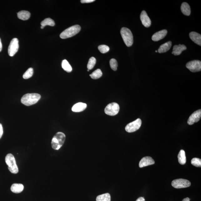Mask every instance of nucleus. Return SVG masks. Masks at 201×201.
I'll return each mask as SVG.
<instances>
[{
    "instance_id": "f257e3e1",
    "label": "nucleus",
    "mask_w": 201,
    "mask_h": 201,
    "mask_svg": "<svg viewBox=\"0 0 201 201\" xmlns=\"http://www.w3.org/2000/svg\"><path fill=\"white\" fill-rule=\"evenodd\" d=\"M41 97V95L38 93H27L22 97L21 102L26 106H30L38 103Z\"/></svg>"
},
{
    "instance_id": "f03ea898",
    "label": "nucleus",
    "mask_w": 201,
    "mask_h": 201,
    "mask_svg": "<svg viewBox=\"0 0 201 201\" xmlns=\"http://www.w3.org/2000/svg\"><path fill=\"white\" fill-rule=\"evenodd\" d=\"M66 136L63 133H57L54 136L52 140V147L54 150H58L63 145L65 142Z\"/></svg>"
},
{
    "instance_id": "7ed1b4c3",
    "label": "nucleus",
    "mask_w": 201,
    "mask_h": 201,
    "mask_svg": "<svg viewBox=\"0 0 201 201\" xmlns=\"http://www.w3.org/2000/svg\"><path fill=\"white\" fill-rule=\"evenodd\" d=\"M120 33L126 46L128 47L131 46L133 43V35L131 31L128 28L123 27L121 29Z\"/></svg>"
},
{
    "instance_id": "20e7f679",
    "label": "nucleus",
    "mask_w": 201,
    "mask_h": 201,
    "mask_svg": "<svg viewBox=\"0 0 201 201\" xmlns=\"http://www.w3.org/2000/svg\"><path fill=\"white\" fill-rule=\"evenodd\" d=\"M81 27L79 25H73L66 29L60 34V38L62 39H66L71 38L78 33L81 31Z\"/></svg>"
},
{
    "instance_id": "39448f33",
    "label": "nucleus",
    "mask_w": 201,
    "mask_h": 201,
    "mask_svg": "<svg viewBox=\"0 0 201 201\" xmlns=\"http://www.w3.org/2000/svg\"><path fill=\"white\" fill-rule=\"evenodd\" d=\"M5 162L8 166V168L12 173L16 174L18 172V168L14 156L11 153L7 154L5 157Z\"/></svg>"
},
{
    "instance_id": "423d86ee",
    "label": "nucleus",
    "mask_w": 201,
    "mask_h": 201,
    "mask_svg": "<svg viewBox=\"0 0 201 201\" xmlns=\"http://www.w3.org/2000/svg\"><path fill=\"white\" fill-rule=\"evenodd\" d=\"M119 110V105L118 103H112L107 105L105 108L104 112L105 114L109 116H114L118 114Z\"/></svg>"
},
{
    "instance_id": "0eeeda50",
    "label": "nucleus",
    "mask_w": 201,
    "mask_h": 201,
    "mask_svg": "<svg viewBox=\"0 0 201 201\" xmlns=\"http://www.w3.org/2000/svg\"><path fill=\"white\" fill-rule=\"evenodd\" d=\"M171 184L175 188H181L190 187L191 185V183L190 181L187 179H178L173 180Z\"/></svg>"
},
{
    "instance_id": "6e6552de",
    "label": "nucleus",
    "mask_w": 201,
    "mask_h": 201,
    "mask_svg": "<svg viewBox=\"0 0 201 201\" xmlns=\"http://www.w3.org/2000/svg\"><path fill=\"white\" fill-rule=\"evenodd\" d=\"M142 120L140 118L129 123L126 126L125 130L128 133H132L139 129L142 124Z\"/></svg>"
},
{
    "instance_id": "1a4fd4ad",
    "label": "nucleus",
    "mask_w": 201,
    "mask_h": 201,
    "mask_svg": "<svg viewBox=\"0 0 201 201\" xmlns=\"http://www.w3.org/2000/svg\"><path fill=\"white\" fill-rule=\"evenodd\" d=\"M186 67L193 73L200 72L201 70V62L198 60H192L187 63Z\"/></svg>"
},
{
    "instance_id": "9d476101",
    "label": "nucleus",
    "mask_w": 201,
    "mask_h": 201,
    "mask_svg": "<svg viewBox=\"0 0 201 201\" xmlns=\"http://www.w3.org/2000/svg\"><path fill=\"white\" fill-rule=\"evenodd\" d=\"M19 41L17 38H13L10 43L8 49L9 56L13 57L17 53L19 49Z\"/></svg>"
},
{
    "instance_id": "9b49d317",
    "label": "nucleus",
    "mask_w": 201,
    "mask_h": 201,
    "mask_svg": "<svg viewBox=\"0 0 201 201\" xmlns=\"http://www.w3.org/2000/svg\"><path fill=\"white\" fill-rule=\"evenodd\" d=\"M201 117V110L199 109L198 110L195 111L189 117L187 123L190 125H192L195 123L198 122L200 120Z\"/></svg>"
},
{
    "instance_id": "f8f14e48",
    "label": "nucleus",
    "mask_w": 201,
    "mask_h": 201,
    "mask_svg": "<svg viewBox=\"0 0 201 201\" xmlns=\"http://www.w3.org/2000/svg\"><path fill=\"white\" fill-rule=\"evenodd\" d=\"M140 19L142 24L146 28H148L151 26V21L145 11L142 12L140 15Z\"/></svg>"
},
{
    "instance_id": "ddd939ff",
    "label": "nucleus",
    "mask_w": 201,
    "mask_h": 201,
    "mask_svg": "<svg viewBox=\"0 0 201 201\" xmlns=\"http://www.w3.org/2000/svg\"><path fill=\"white\" fill-rule=\"evenodd\" d=\"M155 163V161L152 158L146 157L142 158L140 160L139 163V166L140 168L145 167L147 166L154 164Z\"/></svg>"
},
{
    "instance_id": "4468645a",
    "label": "nucleus",
    "mask_w": 201,
    "mask_h": 201,
    "mask_svg": "<svg viewBox=\"0 0 201 201\" xmlns=\"http://www.w3.org/2000/svg\"><path fill=\"white\" fill-rule=\"evenodd\" d=\"M167 34V31L163 30L156 33L152 37V39L154 42H157L163 39L166 36Z\"/></svg>"
},
{
    "instance_id": "2eb2a0df",
    "label": "nucleus",
    "mask_w": 201,
    "mask_h": 201,
    "mask_svg": "<svg viewBox=\"0 0 201 201\" xmlns=\"http://www.w3.org/2000/svg\"><path fill=\"white\" fill-rule=\"evenodd\" d=\"M187 47L184 45L179 44L173 47V51L172 53L175 56H178L182 53L183 51L186 50Z\"/></svg>"
},
{
    "instance_id": "dca6fc26",
    "label": "nucleus",
    "mask_w": 201,
    "mask_h": 201,
    "mask_svg": "<svg viewBox=\"0 0 201 201\" xmlns=\"http://www.w3.org/2000/svg\"><path fill=\"white\" fill-rule=\"evenodd\" d=\"M191 40L198 45L201 46V35L195 32H192L189 34Z\"/></svg>"
},
{
    "instance_id": "f3484780",
    "label": "nucleus",
    "mask_w": 201,
    "mask_h": 201,
    "mask_svg": "<svg viewBox=\"0 0 201 201\" xmlns=\"http://www.w3.org/2000/svg\"><path fill=\"white\" fill-rule=\"evenodd\" d=\"M87 107V105L85 103H78L73 105L72 107V110L74 112H80L84 110Z\"/></svg>"
},
{
    "instance_id": "a211bd4d",
    "label": "nucleus",
    "mask_w": 201,
    "mask_h": 201,
    "mask_svg": "<svg viewBox=\"0 0 201 201\" xmlns=\"http://www.w3.org/2000/svg\"><path fill=\"white\" fill-rule=\"evenodd\" d=\"M172 46V42L171 41L165 43L161 45L160 46L158 50V52L159 53H164L168 51L170 49Z\"/></svg>"
},
{
    "instance_id": "6ab92c4d",
    "label": "nucleus",
    "mask_w": 201,
    "mask_h": 201,
    "mask_svg": "<svg viewBox=\"0 0 201 201\" xmlns=\"http://www.w3.org/2000/svg\"><path fill=\"white\" fill-rule=\"evenodd\" d=\"M24 187L22 184H13L11 187L12 192L15 193H19L22 192L24 190Z\"/></svg>"
},
{
    "instance_id": "aec40b11",
    "label": "nucleus",
    "mask_w": 201,
    "mask_h": 201,
    "mask_svg": "<svg viewBox=\"0 0 201 201\" xmlns=\"http://www.w3.org/2000/svg\"><path fill=\"white\" fill-rule=\"evenodd\" d=\"M181 11L183 14L186 16H189L191 13V9L190 5L186 3H183L181 4Z\"/></svg>"
},
{
    "instance_id": "412c9836",
    "label": "nucleus",
    "mask_w": 201,
    "mask_h": 201,
    "mask_svg": "<svg viewBox=\"0 0 201 201\" xmlns=\"http://www.w3.org/2000/svg\"><path fill=\"white\" fill-rule=\"evenodd\" d=\"M18 17L23 20H27L30 18L31 14L29 12L26 11H21L17 13Z\"/></svg>"
},
{
    "instance_id": "4be33fe9",
    "label": "nucleus",
    "mask_w": 201,
    "mask_h": 201,
    "mask_svg": "<svg viewBox=\"0 0 201 201\" xmlns=\"http://www.w3.org/2000/svg\"><path fill=\"white\" fill-rule=\"evenodd\" d=\"M178 162L181 165H184L186 162V158L185 156V152L183 150H181L179 151L178 156Z\"/></svg>"
},
{
    "instance_id": "5701e85b",
    "label": "nucleus",
    "mask_w": 201,
    "mask_h": 201,
    "mask_svg": "<svg viewBox=\"0 0 201 201\" xmlns=\"http://www.w3.org/2000/svg\"><path fill=\"white\" fill-rule=\"evenodd\" d=\"M96 201H111V196L108 193L99 195L96 198Z\"/></svg>"
},
{
    "instance_id": "b1692460",
    "label": "nucleus",
    "mask_w": 201,
    "mask_h": 201,
    "mask_svg": "<svg viewBox=\"0 0 201 201\" xmlns=\"http://www.w3.org/2000/svg\"><path fill=\"white\" fill-rule=\"evenodd\" d=\"M62 68L67 73H71L73 70L71 66L66 60H63L62 62Z\"/></svg>"
},
{
    "instance_id": "393cba45",
    "label": "nucleus",
    "mask_w": 201,
    "mask_h": 201,
    "mask_svg": "<svg viewBox=\"0 0 201 201\" xmlns=\"http://www.w3.org/2000/svg\"><path fill=\"white\" fill-rule=\"evenodd\" d=\"M102 75L103 73L101 70L100 69H97L93 72V73L90 74L89 76H90L91 78L97 79L102 77Z\"/></svg>"
},
{
    "instance_id": "a878e982",
    "label": "nucleus",
    "mask_w": 201,
    "mask_h": 201,
    "mask_svg": "<svg viewBox=\"0 0 201 201\" xmlns=\"http://www.w3.org/2000/svg\"><path fill=\"white\" fill-rule=\"evenodd\" d=\"M55 23L54 20L50 18H46L41 23V25L42 26L44 27L46 25H49L50 26H54L55 25Z\"/></svg>"
},
{
    "instance_id": "bb28decb",
    "label": "nucleus",
    "mask_w": 201,
    "mask_h": 201,
    "mask_svg": "<svg viewBox=\"0 0 201 201\" xmlns=\"http://www.w3.org/2000/svg\"><path fill=\"white\" fill-rule=\"evenodd\" d=\"M34 71L32 68H31L27 70L23 75V78L27 79L30 78L33 75Z\"/></svg>"
},
{
    "instance_id": "cd10ccee",
    "label": "nucleus",
    "mask_w": 201,
    "mask_h": 201,
    "mask_svg": "<svg viewBox=\"0 0 201 201\" xmlns=\"http://www.w3.org/2000/svg\"><path fill=\"white\" fill-rule=\"evenodd\" d=\"M96 63V59L94 57H91L89 60L87 64V68L88 70H91L94 67Z\"/></svg>"
},
{
    "instance_id": "c85d7f7f",
    "label": "nucleus",
    "mask_w": 201,
    "mask_h": 201,
    "mask_svg": "<svg viewBox=\"0 0 201 201\" xmlns=\"http://www.w3.org/2000/svg\"><path fill=\"white\" fill-rule=\"evenodd\" d=\"M191 163L193 165L198 167H201V160L198 158H195L191 161Z\"/></svg>"
},
{
    "instance_id": "c756f323",
    "label": "nucleus",
    "mask_w": 201,
    "mask_h": 201,
    "mask_svg": "<svg viewBox=\"0 0 201 201\" xmlns=\"http://www.w3.org/2000/svg\"><path fill=\"white\" fill-rule=\"evenodd\" d=\"M110 64L112 69L114 71H117L118 67V63L117 60L114 58H112L110 60Z\"/></svg>"
},
{
    "instance_id": "7c9ffc66",
    "label": "nucleus",
    "mask_w": 201,
    "mask_h": 201,
    "mask_svg": "<svg viewBox=\"0 0 201 201\" xmlns=\"http://www.w3.org/2000/svg\"><path fill=\"white\" fill-rule=\"evenodd\" d=\"M98 50L101 53H105L108 52L110 50L109 47L105 45H101L99 46L98 47Z\"/></svg>"
},
{
    "instance_id": "2f4dec72",
    "label": "nucleus",
    "mask_w": 201,
    "mask_h": 201,
    "mask_svg": "<svg viewBox=\"0 0 201 201\" xmlns=\"http://www.w3.org/2000/svg\"><path fill=\"white\" fill-rule=\"evenodd\" d=\"M95 0H81V1L82 3H89L94 2Z\"/></svg>"
},
{
    "instance_id": "473e14b6",
    "label": "nucleus",
    "mask_w": 201,
    "mask_h": 201,
    "mask_svg": "<svg viewBox=\"0 0 201 201\" xmlns=\"http://www.w3.org/2000/svg\"><path fill=\"white\" fill-rule=\"evenodd\" d=\"M3 134V126L0 123V138L2 137Z\"/></svg>"
},
{
    "instance_id": "72a5a7b5",
    "label": "nucleus",
    "mask_w": 201,
    "mask_h": 201,
    "mask_svg": "<svg viewBox=\"0 0 201 201\" xmlns=\"http://www.w3.org/2000/svg\"><path fill=\"white\" fill-rule=\"evenodd\" d=\"M136 201H145V199L143 197H140L137 199Z\"/></svg>"
},
{
    "instance_id": "f704fd0d",
    "label": "nucleus",
    "mask_w": 201,
    "mask_h": 201,
    "mask_svg": "<svg viewBox=\"0 0 201 201\" xmlns=\"http://www.w3.org/2000/svg\"><path fill=\"white\" fill-rule=\"evenodd\" d=\"M2 48H3V46H2L1 40V38H0V52H1L2 50Z\"/></svg>"
},
{
    "instance_id": "c9c22d12",
    "label": "nucleus",
    "mask_w": 201,
    "mask_h": 201,
    "mask_svg": "<svg viewBox=\"0 0 201 201\" xmlns=\"http://www.w3.org/2000/svg\"><path fill=\"white\" fill-rule=\"evenodd\" d=\"M182 201H190V199L188 198H185Z\"/></svg>"
},
{
    "instance_id": "e433bc0d",
    "label": "nucleus",
    "mask_w": 201,
    "mask_h": 201,
    "mask_svg": "<svg viewBox=\"0 0 201 201\" xmlns=\"http://www.w3.org/2000/svg\"><path fill=\"white\" fill-rule=\"evenodd\" d=\"M44 27L42 26L41 27V28L42 29H43L44 28Z\"/></svg>"
},
{
    "instance_id": "4c0bfd02",
    "label": "nucleus",
    "mask_w": 201,
    "mask_h": 201,
    "mask_svg": "<svg viewBox=\"0 0 201 201\" xmlns=\"http://www.w3.org/2000/svg\"><path fill=\"white\" fill-rule=\"evenodd\" d=\"M155 52H156V53H157V52H158V51H157V50H156Z\"/></svg>"
},
{
    "instance_id": "58836bf2",
    "label": "nucleus",
    "mask_w": 201,
    "mask_h": 201,
    "mask_svg": "<svg viewBox=\"0 0 201 201\" xmlns=\"http://www.w3.org/2000/svg\"><path fill=\"white\" fill-rule=\"evenodd\" d=\"M87 71L88 72V71H89V70H88V69Z\"/></svg>"
}]
</instances>
